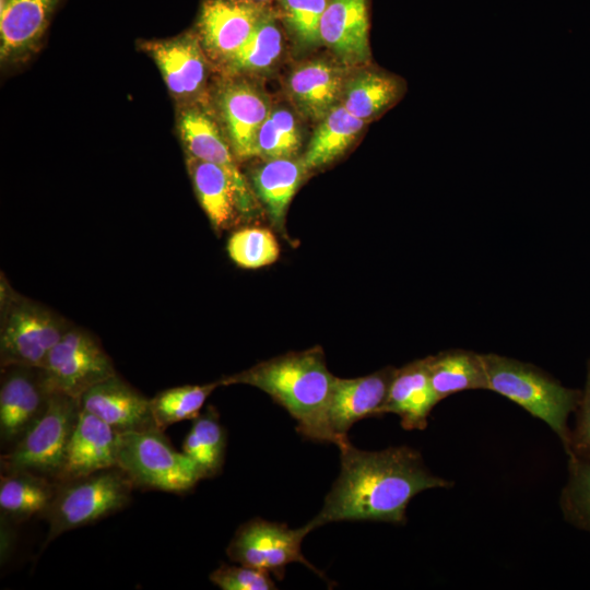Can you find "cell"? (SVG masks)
<instances>
[{"instance_id": "obj_1", "label": "cell", "mask_w": 590, "mask_h": 590, "mask_svg": "<svg viewBox=\"0 0 590 590\" xmlns=\"http://www.w3.org/2000/svg\"><path fill=\"white\" fill-rule=\"evenodd\" d=\"M341 469L314 529L337 521L406 522L414 496L430 488H449L452 482L433 474L421 453L408 446L366 451L345 440L339 447Z\"/></svg>"}, {"instance_id": "obj_2", "label": "cell", "mask_w": 590, "mask_h": 590, "mask_svg": "<svg viewBox=\"0 0 590 590\" xmlns=\"http://www.w3.org/2000/svg\"><path fill=\"white\" fill-rule=\"evenodd\" d=\"M335 376L326 365L320 347L292 352L225 376L221 386L248 385L269 394L296 421V430L308 440L340 446L329 421V404Z\"/></svg>"}, {"instance_id": "obj_3", "label": "cell", "mask_w": 590, "mask_h": 590, "mask_svg": "<svg viewBox=\"0 0 590 590\" xmlns=\"http://www.w3.org/2000/svg\"><path fill=\"white\" fill-rule=\"evenodd\" d=\"M487 390L494 391L543 421L569 450L568 418L579 404L581 390L563 386L534 365L498 354H483Z\"/></svg>"}, {"instance_id": "obj_4", "label": "cell", "mask_w": 590, "mask_h": 590, "mask_svg": "<svg viewBox=\"0 0 590 590\" xmlns=\"http://www.w3.org/2000/svg\"><path fill=\"white\" fill-rule=\"evenodd\" d=\"M133 488L130 477L118 465L57 483L52 502L44 515L48 523L45 545L67 531L125 508Z\"/></svg>"}, {"instance_id": "obj_5", "label": "cell", "mask_w": 590, "mask_h": 590, "mask_svg": "<svg viewBox=\"0 0 590 590\" xmlns=\"http://www.w3.org/2000/svg\"><path fill=\"white\" fill-rule=\"evenodd\" d=\"M117 465L134 487L168 493L189 492L203 479L196 462L157 428L118 433Z\"/></svg>"}, {"instance_id": "obj_6", "label": "cell", "mask_w": 590, "mask_h": 590, "mask_svg": "<svg viewBox=\"0 0 590 590\" xmlns=\"http://www.w3.org/2000/svg\"><path fill=\"white\" fill-rule=\"evenodd\" d=\"M79 412L78 399L51 392L43 414L1 456V473L27 471L57 483Z\"/></svg>"}, {"instance_id": "obj_7", "label": "cell", "mask_w": 590, "mask_h": 590, "mask_svg": "<svg viewBox=\"0 0 590 590\" xmlns=\"http://www.w3.org/2000/svg\"><path fill=\"white\" fill-rule=\"evenodd\" d=\"M0 365L42 367L52 347L72 326L42 303L10 295L1 303Z\"/></svg>"}, {"instance_id": "obj_8", "label": "cell", "mask_w": 590, "mask_h": 590, "mask_svg": "<svg viewBox=\"0 0 590 590\" xmlns=\"http://www.w3.org/2000/svg\"><path fill=\"white\" fill-rule=\"evenodd\" d=\"M40 368L50 392L78 400L90 388L117 374L101 342L74 324L52 347Z\"/></svg>"}, {"instance_id": "obj_9", "label": "cell", "mask_w": 590, "mask_h": 590, "mask_svg": "<svg viewBox=\"0 0 590 590\" xmlns=\"http://www.w3.org/2000/svg\"><path fill=\"white\" fill-rule=\"evenodd\" d=\"M312 531L304 527L291 529L256 517L238 527L226 548L228 558L237 564L268 571L282 580L285 567L300 563L324 579L323 574L310 564L302 552L304 538Z\"/></svg>"}, {"instance_id": "obj_10", "label": "cell", "mask_w": 590, "mask_h": 590, "mask_svg": "<svg viewBox=\"0 0 590 590\" xmlns=\"http://www.w3.org/2000/svg\"><path fill=\"white\" fill-rule=\"evenodd\" d=\"M50 391L40 367L1 368L0 439L11 448L45 411Z\"/></svg>"}, {"instance_id": "obj_11", "label": "cell", "mask_w": 590, "mask_h": 590, "mask_svg": "<svg viewBox=\"0 0 590 590\" xmlns=\"http://www.w3.org/2000/svg\"><path fill=\"white\" fill-rule=\"evenodd\" d=\"M264 13L262 4L248 0H204L197 24L203 50L224 64L245 45Z\"/></svg>"}, {"instance_id": "obj_12", "label": "cell", "mask_w": 590, "mask_h": 590, "mask_svg": "<svg viewBox=\"0 0 590 590\" xmlns=\"http://www.w3.org/2000/svg\"><path fill=\"white\" fill-rule=\"evenodd\" d=\"M79 404L80 409L97 416L117 433L157 428L151 410V399L118 374L85 391L79 398Z\"/></svg>"}, {"instance_id": "obj_13", "label": "cell", "mask_w": 590, "mask_h": 590, "mask_svg": "<svg viewBox=\"0 0 590 590\" xmlns=\"http://www.w3.org/2000/svg\"><path fill=\"white\" fill-rule=\"evenodd\" d=\"M394 371L396 368L386 367L357 378L335 377L329 404V421L335 435L346 438L356 422L382 415Z\"/></svg>"}, {"instance_id": "obj_14", "label": "cell", "mask_w": 590, "mask_h": 590, "mask_svg": "<svg viewBox=\"0 0 590 590\" xmlns=\"http://www.w3.org/2000/svg\"><path fill=\"white\" fill-rule=\"evenodd\" d=\"M118 433L104 421L80 409L57 483L117 465Z\"/></svg>"}, {"instance_id": "obj_15", "label": "cell", "mask_w": 590, "mask_h": 590, "mask_svg": "<svg viewBox=\"0 0 590 590\" xmlns=\"http://www.w3.org/2000/svg\"><path fill=\"white\" fill-rule=\"evenodd\" d=\"M178 127L189 156L223 168L236 188L239 210L250 212L253 204L250 188L215 122L202 110L187 108L180 114Z\"/></svg>"}, {"instance_id": "obj_16", "label": "cell", "mask_w": 590, "mask_h": 590, "mask_svg": "<svg viewBox=\"0 0 590 590\" xmlns=\"http://www.w3.org/2000/svg\"><path fill=\"white\" fill-rule=\"evenodd\" d=\"M219 108L234 155L256 156L258 131L271 111L266 97L244 81H232L220 91Z\"/></svg>"}, {"instance_id": "obj_17", "label": "cell", "mask_w": 590, "mask_h": 590, "mask_svg": "<svg viewBox=\"0 0 590 590\" xmlns=\"http://www.w3.org/2000/svg\"><path fill=\"white\" fill-rule=\"evenodd\" d=\"M143 48L155 61L174 95L189 97L200 92L206 67L197 34L185 33L174 38L145 42Z\"/></svg>"}, {"instance_id": "obj_18", "label": "cell", "mask_w": 590, "mask_h": 590, "mask_svg": "<svg viewBox=\"0 0 590 590\" xmlns=\"http://www.w3.org/2000/svg\"><path fill=\"white\" fill-rule=\"evenodd\" d=\"M61 0H1L0 55L13 62L28 56L42 40Z\"/></svg>"}, {"instance_id": "obj_19", "label": "cell", "mask_w": 590, "mask_h": 590, "mask_svg": "<svg viewBox=\"0 0 590 590\" xmlns=\"http://www.w3.org/2000/svg\"><path fill=\"white\" fill-rule=\"evenodd\" d=\"M320 38L343 63L369 60L366 0H329L320 21Z\"/></svg>"}, {"instance_id": "obj_20", "label": "cell", "mask_w": 590, "mask_h": 590, "mask_svg": "<svg viewBox=\"0 0 590 590\" xmlns=\"http://www.w3.org/2000/svg\"><path fill=\"white\" fill-rule=\"evenodd\" d=\"M438 402L429 378L427 356L396 368L381 413L398 415L406 430H422L427 427L428 416Z\"/></svg>"}, {"instance_id": "obj_21", "label": "cell", "mask_w": 590, "mask_h": 590, "mask_svg": "<svg viewBox=\"0 0 590 590\" xmlns=\"http://www.w3.org/2000/svg\"><path fill=\"white\" fill-rule=\"evenodd\" d=\"M343 70L324 60H312L297 67L288 79V93L307 118L320 121L341 98Z\"/></svg>"}, {"instance_id": "obj_22", "label": "cell", "mask_w": 590, "mask_h": 590, "mask_svg": "<svg viewBox=\"0 0 590 590\" xmlns=\"http://www.w3.org/2000/svg\"><path fill=\"white\" fill-rule=\"evenodd\" d=\"M308 170L302 160H268L251 176L253 191L264 204L272 225L284 235L288 204Z\"/></svg>"}, {"instance_id": "obj_23", "label": "cell", "mask_w": 590, "mask_h": 590, "mask_svg": "<svg viewBox=\"0 0 590 590\" xmlns=\"http://www.w3.org/2000/svg\"><path fill=\"white\" fill-rule=\"evenodd\" d=\"M404 91L405 83L394 74L381 70H362L345 81L341 105L366 121L393 106Z\"/></svg>"}, {"instance_id": "obj_24", "label": "cell", "mask_w": 590, "mask_h": 590, "mask_svg": "<svg viewBox=\"0 0 590 590\" xmlns=\"http://www.w3.org/2000/svg\"><path fill=\"white\" fill-rule=\"evenodd\" d=\"M189 174L198 200L215 229L227 227L239 210L232 178L220 166L189 156Z\"/></svg>"}, {"instance_id": "obj_25", "label": "cell", "mask_w": 590, "mask_h": 590, "mask_svg": "<svg viewBox=\"0 0 590 590\" xmlns=\"http://www.w3.org/2000/svg\"><path fill=\"white\" fill-rule=\"evenodd\" d=\"M57 483L46 476L27 471L1 473V515L13 521L43 516L49 508Z\"/></svg>"}, {"instance_id": "obj_26", "label": "cell", "mask_w": 590, "mask_h": 590, "mask_svg": "<svg viewBox=\"0 0 590 590\" xmlns=\"http://www.w3.org/2000/svg\"><path fill=\"white\" fill-rule=\"evenodd\" d=\"M432 387L440 402L465 390H487V375L483 354L465 350H448L428 356Z\"/></svg>"}, {"instance_id": "obj_27", "label": "cell", "mask_w": 590, "mask_h": 590, "mask_svg": "<svg viewBox=\"0 0 590 590\" xmlns=\"http://www.w3.org/2000/svg\"><path fill=\"white\" fill-rule=\"evenodd\" d=\"M365 126V120L337 105L320 120L302 162L307 170L324 166L340 156L355 140Z\"/></svg>"}, {"instance_id": "obj_28", "label": "cell", "mask_w": 590, "mask_h": 590, "mask_svg": "<svg viewBox=\"0 0 590 590\" xmlns=\"http://www.w3.org/2000/svg\"><path fill=\"white\" fill-rule=\"evenodd\" d=\"M225 450V429L216 409L210 405L193 420L184 440L182 452L196 462L203 479H208L222 471Z\"/></svg>"}, {"instance_id": "obj_29", "label": "cell", "mask_w": 590, "mask_h": 590, "mask_svg": "<svg viewBox=\"0 0 590 590\" xmlns=\"http://www.w3.org/2000/svg\"><path fill=\"white\" fill-rule=\"evenodd\" d=\"M282 51V35L267 11L245 45L223 66L228 74L259 72L270 68Z\"/></svg>"}, {"instance_id": "obj_30", "label": "cell", "mask_w": 590, "mask_h": 590, "mask_svg": "<svg viewBox=\"0 0 590 590\" xmlns=\"http://www.w3.org/2000/svg\"><path fill=\"white\" fill-rule=\"evenodd\" d=\"M221 386L220 381L204 385H185L160 391L151 399V410L155 425L164 430L169 425L186 420H194L201 412L208 397Z\"/></svg>"}, {"instance_id": "obj_31", "label": "cell", "mask_w": 590, "mask_h": 590, "mask_svg": "<svg viewBox=\"0 0 590 590\" xmlns=\"http://www.w3.org/2000/svg\"><path fill=\"white\" fill-rule=\"evenodd\" d=\"M300 143V132L294 115L284 108L274 109L258 131L256 156L266 161L294 157Z\"/></svg>"}, {"instance_id": "obj_32", "label": "cell", "mask_w": 590, "mask_h": 590, "mask_svg": "<svg viewBox=\"0 0 590 590\" xmlns=\"http://www.w3.org/2000/svg\"><path fill=\"white\" fill-rule=\"evenodd\" d=\"M229 258L240 268L258 269L275 262L280 246L274 234L264 227H244L227 241Z\"/></svg>"}, {"instance_id": "obj_33", "label": "cell", "mask_w": 590, "mask_h": 590, "mask_svg": "<svg viewBox=\"0 0 590 590\" xmlns=\"http://www.w3.org/2000/svg\"><path fill=\"white\" fill-rule=\"evenodd\" d=\"M566 521L590 533V460L568 457V477L559 499Z\"/></svg>"}, {"instance_id": "obj_34", "label": "cell", "mask_w": 590, "mask_h": 590, "mask_svg": "<svg viewBox=\"0 0 590 590\" xmlns=\"http://www.w3.org/2000/svg\"><path fill=\"white\" fill-rule=\"evenodd\" d=\"M329 0H281L283 20L297 42L312 47L321 42L320 21Z\"/></svg>"}, {"instance_id": "obj_35", "label": "cell", "mask_w": 590, "mask_h": 590, "mask_svg": "<svg viewBox=\"0 0 590 590\" xmlns=\"http://www.w3.org/2000/svg\"><path fill=\"white\" fill-rule=\"evenodd\" d=\"M210 580L222 590H274L276 585L270 573L241 565L222 564L210 576Z\"/></svg>"}, {"instance_id": "obj_36", "label": "cell", "mask_w": 590, "mask_h": 590, "mask_svg": "<svg viewBox=\"0 0 590 590\" xmlns=\"http://www.w3.org/2000/svg\"><path fill=\"white\" fill-rule=\"evenodd\" d=\"M575 413L576 422L570 429L567 456L590 460V358L587 362L585 387Z\"/></svg>"}, {"instance_id": "obj_37", "label": "cell", "mask_w": 590, "mask_h": 590, "mask_svg": "<svg viewBox=\"0 0 590 590\" xmlns=\"http://www.w3.org/2000/svg\"><path fill=\"white\" fill-rule=\"evenodd\" d=\"M248 1H251V2H255V3H258V4H262L263 2H266L268 0H248Z\"/></svg>"}]
</instances>
